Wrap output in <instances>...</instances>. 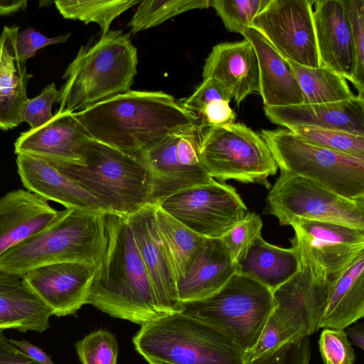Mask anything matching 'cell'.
<instances>
[{
	"instance_id": "cell-1",
	"label": "cell",
	"mask_w": 364,
	"mask_h": 364,
	"mask_svg": "<svg viewBox=\"0 0 364 364\" xmlns=\"http://www.w3.org/2000/svg\"><path fill=\"white\" fill-rule=\"evenodd\" d=\"M73 113L87 136L137 158L168 135L200 124L161 91L129 90Z\"/></svg>"
},
{
	"instance_id": "cell-2",
	"label": "cell",
	"mask_w": 364,
	"mask_h": 364,
	"mask_svg": "<svg viewBox=\"0 0 364 364\" xmlns=\"http://www.w3.org/2000/svg\"><path fill=\"white\" fill-rule=\"evenodd\" d=\"M105 222L107 245L87 304L140 326L162 316L127 216L106 213Z\"/></svg>"
},
{
	"instance_id": "cell-3",
	"label": "cell",
	"mask_w": 364,
	"mask_h": 364,
	"mask_svg": "<svg viewBox=\"0 0 364 364\" xmlns=\"http://www.w3.org/2000/svg\"><path fill=\"white\" fill-rule=\"evenodd\" d=\"M137 65V50L130 34L109 30L93 45L82 46L68 66L55 112H80L131 90Z\"/></svg>"
},
{
	"instance_id": "cell-4",
	"label": "cell",
	"mask_w": 364,
	"mask_h": 364,
	"mask_svg": "<svg viewBox=\"0 0 364 364\" xmlns=\"http://www.w3.org/2000/svg\"><path fill=\"white\" fill-rule=\"evenodd\" d=\"M105 213L65 208L51 225L0 257V271L23 277L52 264L97 266L107 245Z\"/></svg>"
},
{
	"instance_id": "cell-5",
	"label": "cell",
	"mask_w": 364,
	"mask_h": 364,
	"mask_svg": "<svg viewBox=\"0 0 364 364\" xmlns=\"http://www.w3.org/2000/svg\"><path fill=\"white\" fill-rule=\"evenodd\" d=\"M132 341L149 364H245L227 333L183 311L141 325Z\"/></svg>"
},
{
	"instance_id": "cell-6",
	"label": "cell",
	"mask_w": 364,
	"mask_h": 364,
	"mask_svg": "<svg viewBox=\"0 0 364 364\" xmlns=\"http://www.w3.org/2000/svg\"><path fill=\"white\" fill-rule=\"evenodd\" d=\"M80 155L82 165L50 164L95 197L108 213L128 216L150 203L151 177L141 160L90 137Z\"/></svg>"
},
{
	"instance_id": "cell-7",
	"label": "cell",
	"mask_w": 364,
	"mask_h": 364,
	"mask_svg": "<svg viewBox=\"0 0 364 364\" xmlns=\"http://www.w3.org/2000/svg\"><path fill=\"white\" fill-rule=\"evenodd\" d=\"M261 136L281 172L308 179L349 199H364V158L317 146L288 129H263Z\"/></svg>"
},
{
	"instance_id": "cell-8",
	"label": "cell",
	"mask_w": 364,
	"mask_h": 364,
	"mask_svg": "<svg viewBox=\"0 0 364 364\" xmlns=\"http://www.w3.org/2000/svg\"><path fill=\"white\" fill-rule=\"evenodd\" d=\"M183 305L186 314L227 333L243 354L256 344L275 307L269 289L238 272L210 296Z\"/></svg>"
},
{
	"instance_id": "cell-9",
	"label": "cell",
	"mask_w": 364,
	"mask_h": 364,
	"mask_svg": "<svg viewBox=\"0 0 364 364\" xmlns=\"http://www.w3.org/2000/svg\"><path fill=\"white\" fill-rule=\"evenodd\" d=\"M199 154L207 173L220 182L234 180L270 187L278 166L261 134L242 123L205 128Z\"/></svg>"
},
{
	"instance_id": "cell-10",
	"label": "cell",
	"mask_w": 364,
	"mask_h": 364,
	"mask_svg": "<svg viewBox=\"0 0 364 364\" xmlns=\"http://www.w3.org/2000/svg\"><path fill=\"white\" fill-rule=\"evenodd\" d=\"M264 213L281 225L303 218L364 230V199H349L308 179L280 171L266 198Z\"/></svg>"
},
{
	"instance_id": "cell-11",
	"label": "cell",
	"mask_w": 364,
	"mask_h": 364,
	"mask_svg": "<svg viewBox=\"0 0 364 364\" xmlns=\"http://www.w3.org/2000/svg\"><path fill=\"white\" fill-rule=\"evenodd\" d=\"M204 129L197 124L177 131L138 156L151 174L150 203L213 180L200 159Z\"/></svg>"
},
{
	"instance_id": "cell-12",
	"label": "cell",
	"mask_w": 364,
	"mask_h": 364,
	"mask_svg": "<svg viewBox=\"0 0 364 364\" xmlns=\"http://www.w3.org/2000/svg\"><path fill=\"white\" fill-rule=\"evenodd\" d=\"M297 255L298 272L272 292V316L289 341L320 329L333 282L323 268Z\"/></svg>"
},
{
	"instance_id": "cell-13",
	"label": "cell",
	"mask_w": 364,
	"mask_h": 364,
	"mask_svg": "<svg viewBox=\"0 0 364 364\" xmlns=\"http://www.w3.org/2000/svg\"><path fill=\"white\" fill-rule=\"evenodd\" d=\"M156 205L196 234L208 238H222L248 213L234 187L214 179L179 191Z\"/></svg>"
},
{
	"instance_id": "cell-14",
	"label": "cell",
	"mask_w": 364,
	"mask_h": 364,
	"mask_svg": "<svg viewBox=\"0 0 364 364\" xmlns=\"http://www.w3.org/2000/svg\"><path fill=\"white\" fill-rule=\"evenodd\" d=\"M311 0H269L254 18L259 31L284 59L318 68Z\"/></svg>"
},
{
	"instance_id": "cell-15",
	"label": "cell",
	"mask_w": 364,
	"mask_h": 364,
	"mask_svg": "<svg viewBox=\"0 0 364 364\" xmlns=\"http://www.w3.org/2000/svg\"><path fill=\"white\" fill-rule=\"evenodd\" d=\"M296 252L337 278L364 252V230L331 222L298 218L290 223Z\"/></svg>"
},
{
	"instance_id": "cell-16",
	"label": "cell",
	"mask_w": 364,
	"mask_h": 364,
	"mask_svg": "<svg viewBox=\"0 0 364 364\" xmlns=\"http://www.w3.org/2000/svg\"><path fill=\"white\" fill-rule=\"evenodd\" d=\"M156 204L148 203L127 216L133 237L148 274L159 312L183 311L176 282L155 218Z\"/></svg>"
},
{
	"instance_id": "cell-17",
	"label": "cell",
	"mask_w": 364,
	"mask_h": 364,
	"mask_svg": "<svg viewBox=\"0 0 364 364\" xmlns=\"http://www.w3.org/2000/svg\"><path fill=\"white\" fill-rule=\"evenodd\" d=\"M96 267L84 262L52 264L33 269L23 278L53 315L60 317L87 304Z\"/></svg>"
},
{
	"instance_id": "cell-18",
	"label": "cell",
	"mask_w": 364,
	"mask_h": 364,
	"mask_svg": "<svg viewBox=\"0 0 364 364\" xmlns=\"http://www.w3.org/2000/svg\"><path fill=\"white\" fill-rule=\"evenodd\" d=\"M73 113L55 112L53 119L37 129L23 132L14 144V152L41 159L51 164L82 165L80 155L88 138Z\"/></svg>"
},
{
	"instance_id": "cell-19",
	"label": "cell",
	"mask_w": 364,
	"mask_h": 364,
	"mask_svg": "<svg viewBox=\"0 0 364 364\" xmlns=\"http://www.w3.org/2000/svg\"><path fill=\"white\" fill-rule=\"evenodd\" d=\"M46 199L17 189L0 198V257L43 231L60 216Z\"/></svg>"
},
{
	"instance_id": "cell-20",
	"label": "cell",
	"mask_w": 364,
	"mask_h": 364,
	"mask_svg": "<svg viewBox=\"0 0 364 364\" xmlns=\"http://www.w3.org/2000/svg\"><path fill=\"white\" fill-rule=\"evenodd\" d=\"M313 18L320 66L350 80L354 50L343 0L314 1Z\"/></svg>"
},
{
	"instance_id": "cell-21",
	"label": "cell",
	"mask_w": 364,
	"mask_h": 364,
	"mask_svg": "<svg viewBox=\"0 0 364 364\" xmlns=\"http://www.w3.org/2000/svg\"><path fill=\"white\" fill-rule=\"evenodd\" d=\"M203 78L218 81L237 105L250 94L259 92L258 60L251 43L245 38L213 46L205 60Z\"/></svg>"
},
{
	"instance_id": "cell-22",
	"label": "cell",
	"mask_w": 364,
	"mask_h": 364,
	"mask_svg": "<svg viewBox=\"0 0 364 364\" xmlns=\"http://www.w3.org/2000/svg\"><path fill=\"white\" fill-rule=\"evenodd\" d=\"M266 117L287 128L307 126L364 135V97L355 95L341 102L264 107Z\"/></svg>"
},
{
	"instance_id": "cell-23",
	"label": "cell",
	"mask_w": 364,
	"mask_h": 364,
	"mask_svg": "<svg viewBox=\"0 0 364 364\" xmlns=\"http://www.w3.org/2000/svg\"><path fill=\"white\" fill-rule=\"evenodd\" d=\"M237 272L222 238L205 237L185 274L176 282L182 304L200 301L218 291Z\"/></svg>"
},
{
	"instance_id": "cell-24",
	"label": "cell",
	"mask_w": 364,
	"mask_h": 364,
	"mask_svg": "<svg viewBox=\"0 0 364 364\" xmlns=\"http://www.w3.org/2000/svg\"><path fill=\"white\" fill-rule=\"evenodd\" d=\"M17 170L27 191L65 208L108 213L95 197L48 162L26 154H18Z\"/></svg>"
},
{
	"instance_id": "cell-25",
	"label": "cell",
	"mask_w": 364,
	"mask_h": 364,
	"mask_svg": "<svg viewBox=\"0 0 364 364\" xmlns=\"http://www.w3.org/2000/svg\"><path fill=\"white\" fill-rule=\"evenodd\" d=\"M242 35L251 43L257 57L259 93L264 107L304 103L302 92L287 60L253 27L247 28Z\"/></svg>"
},
{
	"instance_id": "cell-26",
	"label": "cell",
	"mask_w": 364,
	"mask_h": 364,
	"mask_svg": "<svg viewBox=\"0 0 364 364\" xmlns=\"http://www.w3.org/2000/svg\"><path fill=\"white\" fill-rule=\"evenodd\" d=\"M51 316L23 277L0 271V330L43 332Z\"/></svg>"
},
{
	"instance_id": "cell-27",
	"label": "cell",
	"mask_w": 364,
	"mask_h": 364,
	"mask_svg": "<svg viewBox=\"0 0 364 364\" xmlns=\"http://www.w3.org/2000/svg\"><path fill=\"white\" fill-rule=\"evenodd\" d=\"M18 26H4L1 36L0 129L6 131L21 123V107L28 99L27 85L31 75L16 51Z\"/></svg>"
},
{
	"instance_id": "cell-28",
	"label": "cell",
	"mask_w": 364,
	"mask_h": 364,
	"mask_svg": "<svg viewBox=\"0 0 364 364\" xmlns=\"http://www.w3.org/2000/svg\"><path fill=\"white\" fill-rule=\"evenodd\" d=\"M236 264L238 273L258 282L273 292L298 272L299 260L292 246L283 248L269 244L260 234Z\"/></svg>"
},
{
	"instance_id": "cell-29",
	"label": "cell",
	"mask_w": 364,
	"mask_h": 364,
	"mask_svg": "<svg viewBox=\"0 0 364 364\" xmlns=\"http://www.w3.org/2000/svg\"><path fill=\"white\" fill-rule=\"evenodd\" d=\"M364 316V252L333 280L320 328L345 329Z\"/></svg>"
},
{
	"instance_id": "cell-30",
	"label": "cell",
	"mask_w": 364,
	"mask_h": 364,
	"mask_svg": "<svg viewBox=\"0 0 364 364\" xmlns=\"http://www.w3.org/2000/svg\"><path fill=\"white\" fill-rule=\"evenodd\" d=\"M155 218L158 231L177 282L186 272L205 237L183 225L156 204Z\"/></svg>"
},
{
	"instance_id": "cell-31",
	"label": "cell",
	"mask_w": 364,
	"mask_h": 364,
	"mask_svg": "<svg viewBox=\"0 0 364 364\" xmlns=\"http://www.w3.org/2000/svg\"><path fill=\"white\" fill-rule=\"evenodd\" d=\"M303 94L304 103L322 104L355 97L345 77L325 67L310 68L287 60Z\"/></svg>"
},
{
	"instance_id": "cell-32",
	"label": "cell",
	"mask_w": 364,
	"mask_h": 364,
	"mask_svg": "<svg viewBox=\"0 0 364 364\" xmlns=\"http://www.w3.org/2000/svg\"><path fill=\"white\" fill-rule=\"evenodd\" d=\"M232 97L218 81L208 78L181 104L195 114L203 128L233 123L236 114L230 106Z\"/></svg>"
},
{
	"instance_id": "cell-33",
	"label": "cell",
	"mask_w": 364,
	"mask_h": 364,
	"mask_svg": "<svg viewBox=\"0 0 364 364\" xmlns=\"http://www.w3.org/2000/svg\"><path fill=\"white\" fill-rule=\"evenodd\" d=\"M139 0H58L54 1L60 14L67 19L79 20L85 24L97 23L102 35L109 31L113 21L132 6Z\"/></svg>"
},
{
	"instance_id": "cell-34",
	"label": "cell",
	"mask_w": 364,
	"mask_h": 364,
	"mask_svg": "<svg viewBox=\"0 0 364 364\" xmlns=\"http://www.w3.org/2000/svg\"><path fill=\"white\" fill-rule=\"evenodd\" d=\"M210 3V0L141 1L127 26L134 34L188 11L208 8Z\"/></svg>"
},
{
	"instance_id": "cell-35",
	"label": "cell",
	"mask_w": 364,
	"mask_h": 364,
	"mask_svg": "<svg viewBox=\"0 0 364 364\" xmlns=\"http://www.w3.org/2000/svg\"><path fill=\"white\" fill-rule=\"evenodd\" d=\"M304 141L335 152L364 158V135L307 126L287 128Z\"/></svg>"
},
{
	"instance_id": "cell-36",
	"label": "cell",
	"mask_w": 364,
	"mask_h": 364,
	"mask_svg": "<svg viewBox=\"0 0 364 364\" xmlns=\"http://www.w3.org/2000/svg\"><path fill=\"white\" fill-rule=\"evenodd\" d=\"M269 0H213L210 3L230 32L242 34Z\"/></svg>"
},
{
	"instance_id": "cell-37",
	"label": "cell",
	"mask_w": 364,
	"mask_h": 364,
	"mask_svg": "<svg viewBox=\"0 0 364 364\" xmlns=\"http://www.w3.org/2000/svg\"><path fill=\"white\" fill-rule=\"evenodd\" d=\"M353 38L354 67L350 82L364 97V0H343Z\"/></svg>"
},
{
	"instance_id": "cell-38",
	"label": "cell",
	"mask_w": 364,
	"mask_h": 364,
	"mask_svg": "<svg viewBox=\"0 0 364 364\" xmlns=\"http://www.w3.org/2000/svg\"><path fill=\"white\" fill-rule=\"evenodd\" d=\"M75 348L82 364H117V341L108 331L89 333L76 343Z\"/></svg>"
},
{
	"instance_id": "cell-39",
	"label": "cell",
	"mask_w": 364,
	"mask_h": 364,
	"mask_svg": "<svg viewBox=\"0 0 364 364\" xmlns=\"http://www.w3.org/2000/svg\"><path fill=\"white\" fill-rule=\"evenodd\" d=\"M262 220L255 213H247L222 240L231 257L236 262L242 257L255 237L261 234Z\"/></svg>"
},
{
	"instance_id": "cell-40",
	"label": "cell",
	"mask_w": 364,
	"mask_h": 364,
	"mask_svg": "<svg viewBox=\"0 0 364 364\" xmlns=\"http://www.w3.org/2000/svg\"><path fill=\"white\" fill-rule=\"evenodd\" d=\"M318 346L325 364H354V350L344 329L323 328Z\"/></svg>"
},
{
	"instance_id": "cell-41",
	"label": "cell",
	"mask_w": 364,
	"mask_h": 364,
	"mask_svg": "<svg viewBox=\"0 0 364 364\" xmlns=\"http://www.w3.org/2000/svg\"><path fill=\"white\" fill-rule=\"evenodd\" d=\"M58 95V90L52 82L44 87L37 97L28 98L21 107V122L28 123L31 129H37L48 123L54 116L51 109Z\"/></svg>"
},
{
	"instance_id": "cell-42",
	"label": "cell",
	"mask_w": 364,
	"mask_h": 364,
	"mask_svg": "<svg viewBox=\"0 0 364 364\" xmlns=\"http://www.w3.org/2000/svg\"><path fill=\"white\" fill-rule=\"evenodd\" d=\"M311 354L309 336H305L245 364H309Z\"/></svg>"
},
{
	"instance_id": "cell-43",
	"label": "cell",
	"mask_w": 364,
	"mask_h": 364,
	"mask_svg": "<svg viewBox=\"0 0 364 364\" xmlns=\"http://www.w3.org/2000/svg\"><path fill=\"white\" fill-rule=\"evenodd\" d=\"M70 33L48 38L32 28L18 32L16 38V51L18 59L26 63L36 52L46 46L65 42Z\"/></svg>"
},
{
	"instance_id": "cell-44",
	"label": "cell",
	"mask_w": 364,
	"mask_h": 364,
	"mask_svg": "<svg viewBox=\"0 0 364 364\" xmlns=\"http://www.w3.org/2000/svg\"><path fill=\"white\" fill-rule=\"evenodd\" d=\"M289 342L290 341H289L271 314L256 344L251 350L244 354L245 363H248L271 353Z\"/></svg>"
},
{
	"instance_id": "cell-45",
	"label": "cell",
	"mask_w": 364,
	"mask_h": 364,
	"mask_svg": "<svg viewBox=\"0 0 364 364\" xmlns=\"http://www.w3.org/2000/svg\"><path fill=\"white\" fill-rule=\"evenodd\" d=\"M0 364H41L15 346L0 330Z\"/></svg>"
},
{
	"instance_id": "cell-46",
	"label": "cell",
	"mask_w": 364,
	"mask_h": 364,
	"mask_svg": "<svg viewBox=\"0 0 364 364\" xmlns=\"http://www.w3.org/2000/svg\"><path fill=\"white\" fill-rule=\"evenodd\" d=\"M11 342L32 360L41 364H55L39 347L25 340L10 339Z\"/></svg>"
},
{
	"instance_id": "cell-47",
	"label": "cell",
	"mask_w": 364,
	"mask_h": 364,
	"mask_svg": "<svg viewBox=\"0 0 364 364\" xmlns=\"http://www.w3.org/2000/svg\"><path fill=\"white\" fill-rule=\"evenodd\" d=\"M27 6L26 0H0V16L9 15L24 9Z\"/></svg>"
},
{
	"instance_id": "cell-48",
	"label": "cell",
	"mask_w": 364,
	"mask_h": 364,
	"mask_svg": "<svg viewBox=\"0 0 364 364\" xmlns=\"http://www.w3.org/2000/svg\"><path fill=\"white\" fill-rule=\"evenodd\" d=\"M345 331L352 343L357 347L363 350L364 347V330L362 323L355 324L353 326L346 328Z\"/></svg>"
},
{
	"instance_id": "cell-49",
	"label": "cell",
	"mask_w": 364,
	"mask_h": 364,
	"mask_svg": "<svg viewBox=\"0 0 364 364\" xmlns=\"http://www.w3.org/2000/svg\"><path fill=\"white\" fill-rule=\"evenodd\" d=\"M1 40L0 36V55H1Z\"/></svg>"
}]
</instances>
